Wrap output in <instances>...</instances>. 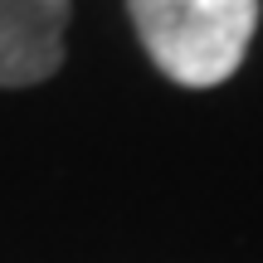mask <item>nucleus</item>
Returning a JSON list of instances; mask_svg holds the SVG:
<instances>
[{
	"mask_svg": "<svg viewBox=\"0 0 263 263\" xmlns=\"http://www.w3.org/2000/svg\"><path fill=\"white\" fill-rule=\"evenodd\" d=\"M137 44L176 88H219L244 68L258 0H127Z\"/></svg>",
	"mask_w": 263,
	"mask_h": 263,
	"instance_id": "nucleus-1",
	"label": "nucleus"
},
{
	"mask_svg": "<svg viewBox=\"0 0 263 263\" xmlns=\"http://www.w3.org/2000/svg\"><path fill=\"white\" fill-rule=\"evenodd\" d=\"M73 0H0V88H34L64 68Z\"/></svg>",
	"mask_w": 263,
	"mask_h": 263,
	"instance_id": "nucleus-2",
	"label": "nucleus"
}]
</instances>
